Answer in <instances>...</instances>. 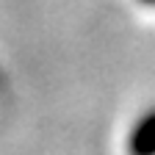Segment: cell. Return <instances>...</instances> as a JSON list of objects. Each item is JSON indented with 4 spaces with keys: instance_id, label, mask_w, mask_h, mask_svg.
Returning <instances> with one entry per match:
<instances>
[{
    "instance_id": "obj_1",
    "label": "cell",
    "mask_w": 155,
    "mask_h": 155,
    "mask_svg": "<svg viewBox=\"0 0 155 155\" xmlns=\"http://www.w3.org/2000/svg\"><path fill=\"white\" fill-rule=\"evenodd\" d=\"M133 155H155V114H147L130 136Z\"/></svg>"
},
{
    "instance_id": "obj_2",
    "label": "cell",
    "mask_w": 155,
    "mask_h": 155,
    "mask_svg": "<svg viewBox=\"0 0 155 155\" xmlns=\"http://www.w3.org/2000/svg\"><path fill=\"white\" fill-rule=\"evenodd\" d=\"M141 3H155V0H141Z\"/></svg>"
}]
</instances>
